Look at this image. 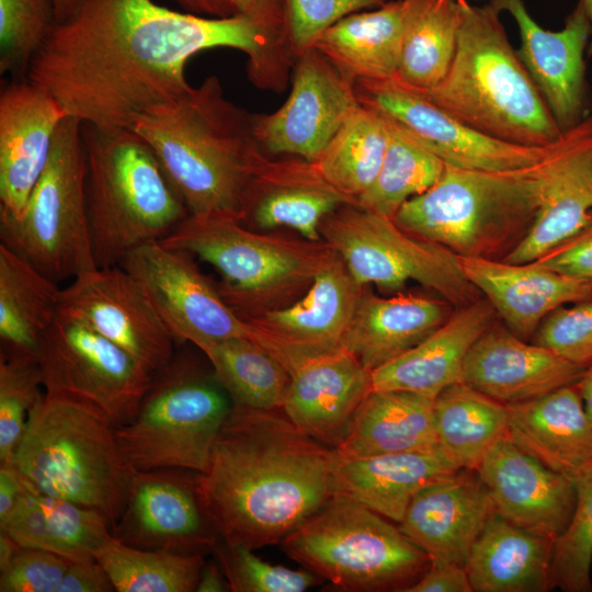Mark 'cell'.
I'll return each instance as SVG.
<instances>
[{
	"label": "cell",
	"instance_id": "cell-13",
	"mask_svg": "<svg viewBox=\"0 0 592 592\" xmlns=\"http://www.w3.org/2000/svg\"><path fill=\"white\" fill-rule=\"evenodd\" d=\"M36 357L45 391L93 403L116 428L135 417L153 377L133 355L60 311L43 335Z\"/></svg>",
	"mask_w": 592,
	"mask_h": 592
},
{
	"label": "cell",
	"instance_id": "cell-58",
	"mask_svg": "<svg viewBox=\"0 0 592 592\" xmlns=\"http://www.w3.org/2000/svg\"><path fill=\"white\" fill-rule=\"evenodd\" d=\"M78 0H55L57 23L66 21L73 12Z\"/></svg>",
	"mask_w": 592,
	"mask_h": 592
},
{
	"label": "cell",
	"instance_id": "cell-51",
	"mask_svg": "<svg viewBox=\"0 0 592 592\" xmlns=\"http://www.w3.org/2000/svg\"><path fill=\"white\" fill-rule=\"evenodd\" d=\"M532 262L592 286V217L577 234Z\"/></svg>",
	"mask_w": 592,
	"mask_h": 592
},
{
	"label": "cell",
	"instance_id": "cell-7",
	"mask_svg": "<svg viewBox=\"0 0 592 592\" xmlns=\"http://www.w3.org/2000/svg\"><path fill=\"white\" fill-rule=\"evenodd\" d=\"M543 161L510 171L445 164L439 181L407 201L394 220L405 231L457 257L501 260L535 219Z\"/></svg>",
	"mask_w": 592,
	"mask_h": 592
},
{
	"label": "cell",
	"instance_id": "cell-44",
	"mask_svg": "<svg viewBox=\"0 0 592 592\" xmlns=\"http://www.w3.org/2000/svg\"><path fill=\"white\" fill-rule=\"evenodd\" d=\"M56 24L55 0H0V73L26 79Z\"/></svg>",
	"mask_w": 592,
	"mask_h": 592
},
{
	"label": "cell",
	"instance_id": "cell-32",
	"mask_svg": "<svg viewBox=\"0 0 592 592\" xmlns=\"http://www.w3.org/2000/svg\"><path fill=\"white\" fill-rule=\"evenodd\" d=\"M458 469L440 446L356 459L334 455L333 494L399 524L419 490Z\"/></svg>",
	"mask_w": 592,
	"mask_h": 592
},
{
	"label": "cell",
	"instance_id": "cell-28",
	"mask_svg": "<svg viewBox=\"0 0 592 592\" xmlns=\"http://www.w3.org/2000/svg\"><path fill=\"white\" fill-rule=\"evenodd\" d=\"M468 281L492 304L498 317L531 340L555 309L592 298V286L533 262L458 257Z\"/></svg>",
	"mask_w": 592,
	"mask_h": 592
},
{
	"label": "cell",
	"instance_id": "cell-19",
	"mask_svg": "<svg viewBox=\"0 0 592 592\" xmlns=\"http://www.w3.org/2000/svg\"><path fill=\"white\" fill-rule=\"evenodd\" d=\"M196 475L180 468L137 471L112 535L139 548L213 553L220 538L202 505Z\"/></svg>",
	"mask_w": 592,
	"mask_h": 592
},
{
	"label": "cell",
	"instance_id": "cell-22",
	"mask_svg": "<svg viewBox=\"0 0 592 592\" xmlns=\"http://www.w3.org/2000/svg\"><path fill=\"white\" fill-rule=\"evenodd\" d=\"M67 117L46 90L11 80L0 93V215L18 217L43 174Z\"/></svg>",
	"mask_w": 592,
	"mask_h": 592
},
{
	"label": "cell",
	"instance_id": "cell-30",
	"mask_svg": "<svg viewBox=\"0 0 592 592\" xmlns=\"http://www.w3.org/2000/svg\"><path fill=\"white\" fill-rule=\"evenodd\" d=\"M498 318L486 297L455 308L428 338L372 371L373 390H405L434 399L445 388L462 382L469 350Z\"/></svg>",
	"mask_w": 592,
	"mask_h": 592
},
{
	"label": "cell",
	"instance_id": "cell-53",
	"mask_svg": "<svg viewBox=\"0 0 592 592\" xmlns=\"http://www.w3.org/2000/svg\"><path fill=\"white\" fill-rule=\"evenodd\" d=\"M406 592H473V588L465 566L430 563L425 573Z\"/></svg>",
	"mask_w": 592,
	"mask_h": 592
},
{
	"label": "cell",
	"instance_id": "cell-15",
	"mask_svg": "<svg viewBox=\"0 0 592 592\" xmlns=\"http://www.w3.org/2000/svg\"><path fill=\"white\" fill-rule=\"evenodd\" d=\"M119 265L144 287L177 342L204 352L225 340L247 337L243 320L192 253L153 241L132 251Z\"/></svg>",
	"mask_w": 592,
	"mask_h": 592
},
{
	"label": "cell",
	"instance_id": "cell-16",
	"mask_svg": "<svg viewBox=\"0 0 592 592\" xmlns=\"http://www.w3.org/2000/svg\"><path fill=\"white\" fill-rule=\"evenodd\" d=\"M363 287L333 250L300 298L242 317L247 337L291 373L342 348Z\"/></svg>",
	"mask_w": 592,
	"mask_h": 592
},
{
	"label": "cell",
	"instance_id": "cell-20",
	"mask_svg": "<svg viewBox=\"0 0 592 592\" xmlns=\"http://www.w3.org/2000/svg\"><path fill=\"white\" fill-rule=\"evenodd\" d=\"M592 217V116L566 130L540 170L539 203L522 241L503 259L532 262L581 230Z\"/></svg>",
	"mask_w": 592,
	"mask_h": 592
},
{
	"label": "cell",
	"instance_id": "cell-38",
	"mask_svg": "<svg viewBox=\"0 0 592 592\" xmlns=\"http://www.w3.org/2000/svg\"><path fill=\"white\" fill-rule=\"evenodd\" d=\"M437 444L459 469L477 470L486 455L508 437V406L464 382L434 398Z\"/></svg>",
	"mask_w": 592,
	"mask_h": 592
},
{
	"label": "cell",
	"instance_id": "cell-33",
	"mask_svg": "<svg viewBox=\"0 0 592 592\" xmlns=\"http://www.w3.org/2000/svg\"><path fill=\"white\" fill-rule=\"evenodd\" d=\"M21 480L19 501L0 523V531L22 547L48 550L70 561L95 559L112 535L106 517L94 509L43 493Z\"/></svg>",
	"mask_w": 592,
	"mask_h": 592
},
{
	"label": "cell",
	"instance_id": "cell-35",
	"mask_svg": "<svg viewBox=\"0 0 592 592\" xmlns=\"http://www.w3.org/2000/svg\"><path fill=\"white\" fill-rule=\"evenodd\" d=\"M435 446L433 398L405 390H372L333 452L339 458L356 459Z\"/></svg>",
	"mask_w": 592,
	"mask_h": 592
},
{
	"label": "cell",
	"instance_id": "cell-59",
	"mask_svg": "<svg viewBox=\"0 0 592 592\" xmlns=\"http://www.w3.org/2000/svg\"><path fill=\"white\" fill-rule=\"evenodd\" d=\"M582 2V4L584 5V9L587 11V14L590 19V23H591V34H592V0H580ZM590 54H592V42H591V45H590Z\"/></svg>",
	"mask_w": 592,
	"mask_h": 592
},
{
	"label": "cell",
	"instance_id": "cell-57",
	"mask_svg": "<svg viewBox=\"0 0 592 592\" xmlns=\"http://www.w3.org/2000/svg\"><path fill=\"white\" fill-rule=\"evenodd\" d=\"M587 414L592 421V364L587 366L576 383Z\"/></svg>",
	"mask_w": 592,
	"mask_h": 592
},
{
	"label": "cell",
	"instance_id": "cell-46",
	"mask_svg": "<svg viewBox=\"0 0 592 592\" xmlns=\"http://www.w3.org/2000/svg\"><path fill=\"white\" fill-rule=\"evenodd\" d=\"M577 502L563 532L554 540L551 579L565 592L592 591V470L574 481Z\"/></svg>",
	"mask_w": 592,
	"mask_h": 592
},
{
	"label": "cell",
	"instance_id": "cell-41",
	"mask_svg": "<svg viewBox=\"0 0 592 592\" xmlns=\"http://www.w3.org/2000/svg\"><path fill=\"white\" fill-rule=\"evenodd\" d=\"M202 353L232 405L282 410L291 375L276 358L248 337L225 340Z\"/></svg>",
	"mask_w": 592,
	"mask_h": 592
},
{
	"label": "cell",
	"instance_id": "cell-9",
	"mask_svg": "<svg viewBox=\"0 0 592 592\" xmlns=\"http://www.w3.org/2000/svg\"><path fill=\"white\" fill-rule=\"evenodd\" d=\"M373 510L333 494L281 542L305 569L348 592H406L429 569L426 554Z\"/></svg>",
	"mask_w": 592,
	"mask_h": 592
},
{
	"label": "cell",
	"instance_id": "cell-24",
	"mask_svg": "<svg viewBox=\"0 0 592 592\" xmlns=\"http://www.w3.org/2000/svg\"><path fill=\"white\" fill-rule=\"evenodd\" d=\"M494 514L478 471L458 469L419 490L399 527L431 563L465 566L473 544Z\"/></svg>",
	"mask_w": 592,
	"mask_h": 592
},
{
	"label": "cell",
	"instance_id": "cell-31",
	"mask_svg": "<svg viewBox=\"0 0 592 592\" xmlns=\"http://www.w3.org/2000/svg\"><path fill=\"white\" fill-rule=\"evenodd\" d=\"M452 307L443 298L411 293L380 297L364 286L342 348L372 372L428 338L448 319Z\"/></svg>",
	"mask_w": 592,
	"mask_h": 592
},
{
	"label": "cell",
	"instance_id": "cell-17",
	"mask_svg": "<svg viewBox=\"0 0 592 592\" xmlns=\"http://www.w3.org/2000/svg\"><path fill=\"white\" fill-rule=\"evenodd\" d=\"M360 105L355 82L311 47L295 59L286 101L252 115L253 135L266 153L314 162Z\"/></svg>",
	"mask_w": 592,
	"mask_h": 592
},
{
	"label": "cell",
	"instance_id": "cell-14",
	"mask_svg": "<svg viewBox=\"0 0 592 592\" xmlns=\"http://www.w3.org/2000/svg\"><path fill=\"white\" fill-rule=\"evenodd\" d=\"M355 92L361 105L399 127L445 164L459 169L510 171L528 168L544 160L558 143L530 147L492 138L395 78L357 80Z\"/></svg>",
	"mask_w": 592,
	"mask_h": 592
},
{
	"label": "cell",
	"instance_id": "cell-11",
	"mask_svg": "<svg viewBox=\"0 0 592 592\" xmlns=\"http://www.w3.org/2000/svg\"><path fill=\"white\" fill-rule=\"evenodd\" d=\"M82 124L67 116L49 161L22 213L0 215V239L14 253L60 283L96 266L86 197Z\"/></svg>",
	"mask_w": 592,
	"mask_h": 592
},
{
	"label": "cell",
	"instance_id": "cell-29",
	"mask_svg": "<svg viewBox=\"0 0 592 592\" xmlns=\"http://www.w3.org/2000/svg\"><path fill=\"white\" fill-rule=\"evenodd\" d=\"M508 406V439L543 465L577 481L592 470V421L577 384Z\"/></svg>",
	"mask_w": 592,
	"mask_h": 592
},
{
	"label": "cell",
	"instance_id": "cell-34",
	"mask_svg": "<svg viewBox=\"0 0 592 592\" xmlns=\"http://www.w3.org/2000/svg\"><path fill=\"white\" fill-rule=\"evenodd\" d=\"M554 540L498 514L471 546L466 570L473 592H546L551 579Z\"/></svg>",
	"mask_w": 592,
	"mask_h": 592
},
{
	"label": "cell",
	"instance_id": "cell-55",
	"mask_svg": "<svg viewBox=\"0 0 592 592\" xmlns=\"http://www.w3.org/2000/svg\"><path fill=\"white\" fill-rule=\"evenodd\" d=\"M22 491V480L10 464H0V523L15 508Z\"/></svg>",
	"mask_w": 592,
	"mask_h": 592
},
{
	"label": "cell",
	"instance_id": "cell-45",
	"mask_svg": "<svg viewBox=\"0 0 592 592\" xmlns=\"http://www.w3.org/2000/svg\"><path fill=\"white\" fill-rule=\"evenodd\" d=\"M44 394L36 355L0 353V464H10Z\"/></svg>",
	"mask_w": 592,
	"mask_h": 592
},
{
	"label": "cell",
	"instance_id": "cell-47",
	"mask_svg": "<svg viewBox=\"0 0 592 592\" xmlns=\"http://www.w3.org/2000/svg\"><path fill=\"white\" fill-rule=\"evenodd\" d=\"M213 554L232 592H303L320 584V578L309 570L272 565L243 546L219 540Z\"/></svg>",
	"mask_w": 592,
	"mask_h": 592
},
{
	"label": "cell",
	"instance_id": "cell-1",
	"mask_svg": "<svg viewBox=\"0 0 592 592\" xmlns=\"http://www.w3.org/2000/svg\"><path fill=\"white\" fill-rule=\"evenodd\" d=\"M219 47L247 55L255 87L285 89L295 56L282 22L202 16L152 0H78L33 58L27 79L82 125L132 129L138 115L192 87L184 72L190 58Z\"/></svg>",
	"mask_w": 592,
	"mask_h": 592
},
{
	"label": "cell",
	"instance_id": "cell-43",
	"mask_svg": "<svg viewBox=\"0 0 592 592\" xmlns=\"http://www.w3.org/2000/svg\"><path fill=\"white\" fill-rule=\"evenodd\" d=\"M386 122L389 139L384 160L374 182L357 198V205L394 219L407 201L439 181L445 163L399 127Z\"/></svg>",
	"mask_w": 592,
	"mask_h": 592
},
{
	"label": "cell",
	"instance_id": "cell-6",
	"mask_svg": "<svg viewBox=\"0 0 592 592\" xmlns=\"http://www.w3.org/2000/svg\"><path fill=\"white\" fill-rule=\"evenodd\" d=\"M86 197L98 267L164 239L190 213L148 144L132 129L82 125Z\"/></svg>",
	"mask_w": 592,
	"mask_h": 592
},
{
	"label": "cell",
	"instance_id": "cell-50",
	"mask_svg": "<svg viewBox=\"0 0 592 592\" xmlns=\"http://www.w3.org/2000/svg\"><path fill=\"white\" fill-rule=\"evenodd\" d=\"M70 562L48 550L19 546L0 569V592H58Z\"/></svg>",
	"mask_w": 592,
	"mask_h": 592
},
{
	"label": "cell",
	"instance_id": "cell-36",
	"mask_svg": "<svg viewBox=\"0 0 592 592\" xmlns=\"http://www.w3.org/2000/svg\"><path fill=\"white\" fill-rule=\"evenodd\" d=\"M407 10V0H391L352 13L327 29L312 47L354 82L394 78Z\"/></svg>",
	"mask_w": 592,
	"mask_h": 592
},
{
	"label": "cell",
	"instance_id": "cell-42",
	"mask_svg": "<svg viewBox=\"0 0 592 592\" xmlns=\"http://www.w3.org/2000/svg\"><path fill=\"white\" fill-rule=\"evenodd\" d=\"M95 559L116 592H193L206 560L204 555L135 547L113 535Z\"/></svg>",
	"mask_w": 592,
	"mask_h": 592
},
{
	"label": "cell",
	"instance_id": "cell-25",
	"mask_svg": "<svg viewBox=\"0 0 592 592\" xmlns=\"http://www.w3.org/2000/svg\"><path fill=\"white\" fill-rule=\"evenodd\" d=\"M346 204H357L330 184L317 166L299 157L258 158L244 196L241 223L254 230L291 228L305 239L322 240V219Z\"/></svg>",
	"mask_w": 592,
	"mask_h": 592
},
{
	"label": "cell",
	"instance_id": "cell-27",
	"mask_svg": "<svg viewBox=\"0 0 592 592\" xmlns=\"http://www.w3.org/2000/svg\"><path fill=\"white\" fill-rule=\"evenodd\" d=\"M289 375L282 411L300 432L333 449L373 390L372 372L341 348L301 363Z\"/></svg>",
	"mask_w": 592,
	"mask_h": 592
},
{
	"label": "cell",
	"instance_id": "cell-54",
	"mask_svg": "<svg viewBox=\"0 0 592 592\" xmlns=\"http://www.w3.org/2000/svg\"><path fill=\"white\" fill-rule=\"evenodd\" d=\"M106 571L96 559L71 561L58 592H113Z\"/></svg>",
	"mask_w": 592,
	"mask_h": 592
},
{
	"label": "cell",
	"instance_id": "cell-21",
	"mask_svg": "<svg viewBox=\"0 0 592 592\" xmlns=\"http://www.w3.org/2000/svg\"><path fill=\"white\" fill-rule=\"evenodd\" d=\"M489 4L499 13L509 12L514 19L521 36L519 57L561 130L579 124L585 117L583 53L591 34L590 19L582 2L579 0L563 29L557 32L543 29L523 0H490Z\"/></svg>",
	"mask_w": 592,
	"mask_h": 592
},
{
	"label": "cell",
	"instance_id": "cell-48",
	"mask_svg": "<svg viewBox=\"0 0 592 592\" xmlns=\"http://www.w3.org/2000/svg\"><path fill=\"white\" fill-rule=\"evenodd\" d=\"M389 0H278L285 36L293 55L310 49L318 37L352 13L375 9Z\"/></svg>",
	"mask_w": 592,
	"mask_h": 592
},
{
	"label": "cell",
	"instance_id": "cell-40",
	"mask_svg": "<svg viewBox=\"0 0 592 592\" xmlns=\"http://www.w3.org/2000/svg\"><path fill=\"white\" fill-rule=\"evenodd\" d=\"M388 139L387 122L360 105L314 163L330 184L357 202L380 169Z\"/></svg>",
	"mask_w": 592,
	"mask_h": 592
},
{
	"label": "cell",
	"instance_id": "cell-18",
	"mask_svg": "<svg viewBox=\"0 0 592 592\" xmlns=\"http://www.w3.org/2000/svg\"><path fill=\"white\" fill-rule=\"evenodd\" d=\"M59 311L83 322L156 372L175 339L140 283L123 266L95 267L61 289Z\"/></svg>",
	"mask_w": 592,
	"mask_h": 592
},
{
	"label": "cell",
	"instance_id": "cell-49",
	"mask_svg": "<svg viewBox=\"0 0 592 592\" xmlns=\"http://www.w3.org/2000/svg\"><path fill=\"white\" fill-rule=\"evenodd\" d=\"M532 342L581 367L592 364V298L561 306L539 325Z\"/></svg>",
	"mask_w": 592,
	"mask_h": 592
},
{
	"label": "cell",
	"instance_id": "cell-37",
	"mask_svg": "<svg viewBox=\"0 0 592 592\" xmlns=\"http://www.w3.org/2000/svg\"><path fill=\"white\" fill-rule=\"evenodd\" d=\"M58 284L0 243V353L36 355L59 312Z\"/></svg>",
	"mask_w": 592,
	"mask_h": 592
},
{
	"label": "cell",
	"instance_id": "cell-3",
	"mask_svg": "<svg viewBox=\"0 0 592 592\" xmlns=\"http://www.w3.org/2000/svg\"><path fill=\"white\" fill-rule=\"evenodd\" d=\"M132 130L152 149L191 215L241 220L264 150L253 135L252 115L225 96L216 76L145 111Z\"/></svg>",
	"mask_w": 592,
	"mask_h": 592
},
{
	"label": "cell",
	"instance_id": "cell-56",
	"mask_svg": "<svg viewBox=\"0 0 592 592\" xmlns=\"http://www.w3.org/2000/svg\"><path fill=\"white\" fill-rule=\"evenodd\" d=\"M197 592H228L230 587L228 580L220 567V565L215 559L214 561L207 562L202 567L198 582L196 585Z\"/></svg>",
	"mask_w": 592,
	"mask_h": 592
},
{
	"label": "cell",
	"instance_id": "cell-5",
	"mask_svg": "<svg viewBox=\"0 0 592 592\" xmlns=\"http://www.w3.org/2000/svg\"><path fill=\"white\" fill-rule=\"evenodd\" d=\"M10 465L34 489L94 509L111 527L126 508L137 473L122 451L115 424L100 408L45 390Z\"/></svg>",
	"mask_w": 592,
	"mask_h": 592
},
{
	"label": "cell",
	"instance_id": "cell-12",
	"mask_svg": "<svg viewBox=\"0 0 592 592\" xmlns=\"http://www.w3.org/2000/svg\"><path fill=\"white\" fill-rule=\"evenodd\" d=\"M319 232L361 286L399 292L414 281L455 308L480 298L455 253L405 231L390 217L346 204L322 219Z\"/></svg>",
	"mask_w": 592,
	"mask_h": 592
},
{
	"label": "cell",
	"instance_id": "cell-26",
	"mask_svg": "<svg viewBox=\"0 0 592 592\" xmlns=\"http://www.w3.org/2000/svg\"><path fill=\"white\" fill-rule=\"evenodd\" d=\"M583 371L549 349L519 338L497 320L469 350L462 382L514 405L574 384Z\"/></svg>",
	"mask_w": 592,
	"mask_h": 592
},
{
	"label": "cell",
	"instance_id": "cell-10",
	"mask_svg": "<svg viewBox=\"0 0 592 592\" xmlns=\"http://www.w3.org/2000/svg\"><path fill=\"white\" fill-rule=\"evenodd\" d=\"M216 379L191 355L175 352L153 373L135 417L116 428L123 453L137 471L205 470L232 408Z\"/></svg>",
	"mask_w": 592,
	"mask_h": 592
},
{
	"label": "cell",
	"instance_id": "cell-23",
	"mask_svg": "<svg viewBox=\"0 0 592 592\" xmlns=\"http://www.w3.org/2000/svg\"><path fill=\"white\" fill-rule=\"evenodd\" d=\"M496 513L555 540L577 502L576 483L525 453L508 437L497 443L477 469Z\"/></svg>",
	"mask_w": 592,
	"mask_h": 592
},
{
	"label": "cell",
	"instance_id": "cell-2",
	"mask_svg": "<svg viewBox=\"0 0 592 592\" xmlns=\"http://www.w3.org/2000/svg\"><path fill=\"white\" fill-rule=\"evenodd\" d=\"M278 410L234 405L196 475L204 511L227 545L281 544L333 497V449Z\"/></svg>",
	"mask_w": 592,
	"mask_h": 592
},
{
	"label": "cell",
	"instance_id": "cell-8",
	"mask_svg": "<svg viewBox=\"0 0 592 592\" xmlns=\"http://www.w3.org/2000/svg\"><path fill=\"white\" fill-rule=\"evenodd\" d=\"M161 242L214 266L220 294L240 318L292 304L333 251L323 240L262 234L218 215L189 214Z\"/></svg>",
	"mask_w": 592,
	"mask_h": 592
},
{
	"label": "cell",
	"instance_id": "cell-52",
	"mask_svg": "<svg viewBox=\"0 0 592 592\" xmlns=\"http://www.w3.org/2000/svg\"><path fill=\"white\" fill-rule=\"evenodd\" d=\"M184 12L208 18L257 15L270 20H283L278 0H172Z\"/></svg>",
	"mask_w": 592,
	"mask_h": 592
},
{
	"label": "cell",
	"instance_id": "cell-4",
	"mask_svg": "<svg viewBox=\"0 0 592 592\" xmlns=\"http://www.w3.org/2000/svg\"><path fill=\"white\" fill-rule=\"evenodd\" d=\"M457 49L445 78L420 91L439 107L492 138L530 147H547L563 130L540 90L511 45L489 3L458 0Z\"/></svg>",
	"mask_w": 592,
	"mask_h": 592
},
{
	"label": "cell",
	"instance_id": "cell-39",
	"mask_svg": "<svg viewBox=\"0 0 592 592\" xmlns=\"http://www.w3.org/2000/svg\"><path fill=\"white\" fill-rule=\"evenodd\" d=\"M407 18L396 76L412 89L426 91L446 76L458 42V0H407Z\"/></svg>",
	"mask_w": 592,
	"mask_h": 592
}]
</instances>
